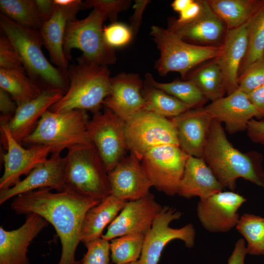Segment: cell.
<instances>
[{
	"mask_svg": "<svg viewBox=\"0 0 264 264\" xmlns=\"http://www.w3.org/2000/svg\"><path fill=\"white\" fill-rule=\"evenodd\" d=\"M42 188L20 194L13 200L11 209L17 214L34 213L51 223L60 238L62 253L58 264H82L75 253L81 242V229L88 210L101 201L68 191L52 193Z\"/></svg>",
	"mask_w": 264,
	"mask_h": 264,
	"instance_id": "cell-1",
	"label": "cell"
},
{
	"mask_svg": "<svg viewBox=\"0 0 264 264\" xmlns=\"http://www.w3.org/2000/svg\"><path fill=\"white\" fill-rule=\"evenodd\" d=\"M203 158L223 187L234 191L239 178L263 187V170L250 154L229 142L222 124L213 120Z\"/></svg>",
	"mask_w": 264,
	"mask_h": 264,
	"instance_id": "cell-2",
	"label": "cell"
},
{
	"mask_svg": "<svg viewBox=\"0 0 264 264\" xmlns=\"http://www.w3.org/2000/svg\"><path fill=\"white\" fill-rule=\"evenodd\" d=\"M69 66V86L62 97L49 110L62 112L74 110L99 111L110 91L111 77L106 66L88 61L82 56Z\"/></svg>",
	"mask_w": 264,
	"mask_h": 264,
	"instance_id": "cell-3",
	"label": "cell"
},
{
	"mask_svg": "<svg viewBox=\"0 0 264 264\" xmlns=\"http://www.w3.org/2000/svg\"><path fill=\"white\" fill-rule=\"evenodd\" d=\"M0 27L16 49L28 77L40 86L43 84L65 94L69 86L67 75L54 66L44 55L39 30L23 26L2 14Z\"/></svg>",
	"mask_w": 264,
	"mask_h": 264,
	"instance_id": "cell-4",
	"label": "cell"
},
{
	"mask_svg": "<svg viewBox=\"0 0 264 264\" xmlns=\"http://www.w3.org/2000/svg\"><path fill=\"white\" fill-rule=\"evenodd\" d=\"M87 111L74 110L62 112L46 110L33 132L21 144L29 147L42 145L51 148L50 154H61L80 146L92 144L88 131Z\"/></svg>",
	"mask_w": 264,
	"mask_h": 264,
	"instance_id": "cell-5",
	"label": "cell"
},
{
	"mask_svg": "<svg viewBox=\"0 0 264 264\" xmlns=\"http://www.w3.org/2000/svg\"><path fill=\"white\" fill-rule=\"evenodd\" d=\"M64 191L101 201L110 195L109 174L93 144L68 150Z\"/></svg>",
	"mask_w": 264,
	"mask_h": 264,
	"instance_id": "cell-6",
	"label": "cell"
},
{
	"mask_svg": "<svg viewBox=\"0 0 264 264\" xmlns=\"http://www.w3.org/2000/svg\"><path fill=\"white\" fill-rule=\"evenodd\" d=\"M160 51L155 68L161 75L175 71L185 79L191 71L205 61L215 59L220 46H207L188 43L169 29L154 25L150 33Z\"/></svg>",
	"mask_w": 264,
	"mask_h": 264,
	"instance_id": "cell-7",
	"label": "cell"
},
{
	"mask_svg": "<svg viewBox=\"0 0 264 264\" xmlns=\"http://www.w3.org/2000/svg\"><path fill=\"white\" fill-rule=\"evenodd\" d=\"M106 19L104 14L93 9L86 18L67 22L63 47L68 61L71 59L72 49L76 48L82 51L81 56L93 63L107 66L116 62L114 49L107 44L104 37L103 23Z\"/></svg>",
	"mask_w": 264,
	"mask_h": 264,
	"instance_id": "cell-8",
	"label": "cell"
},
{
	"mask_svg": "<svg viewBox=\"0 0 264 264\" xmlns=\"http://www.w3.org/2000/svg\"><path fill=\"white\" fill-rule=\"evenodd\" d=\"M189 156L179 146L166 144L147 151L141 163L153 186L173 196L177 194Z\"/></svg>",
	"mask_w": 264,
	"mask_h": 264,
	"instance_id": "cell-9",
	"label": "cell"
},
{
	"mask_svg": "<svg viewBox=\"0 0 264 264\" xmlns=\"http://www.w3.org/2000/svg\"><path fill=\"white\" fill-rule=\"evenodd\" d=\"M125 134L128 151L140 161L143 154L154 147L166 144L179 146L171 120L149 111H141L127 121Z\"/></svg>",
	"mask_w": 264,
	"mask_h": 264,
	"instance_id": "cell-10",
	"label": "cell"
},
{
	"mask_svg": "<svg viewBox=\"0 0 264 264\" xmlns=\"http://www.w3.org/2000/svg\"><path fill=\"white\" fill-rule=\"evenodd\" d=\"M126 122L105 108L94 113L88 125L92 143L97 150L110 173L126 155L128 151L125 134Z\"/></svg>",
	"mask_w": 264,
	"mask_h": 264,
	"instance_id": "cell-11",
	"label": "cell"
},
{
	"mask_svg": "<svg viewBox=\"0 0 264 264\" xmlns=\"http://www.w3.org/2000/svg\"><path fill=\"white\" fill-rule=\"evenodd\" d=\"M180 211L164 206L154 220L150 230L144 236L143 248L138 262L140 264H157L165 246L172 241H182L186 247L195 245L196 230L192 223L179 228L170 227V223L179 220Z\"/></svg>",
	"mask_w": 264,
	"mask_h": 264,
	"instance_id": "cell-12",
	"label": "cell"
},
{
	"mask_svg": "<svg viewBox=\"0 0 264 264\" xmlns=\"http://www.w3.org/2000/svg\"><path fill=\"white\" fill-rule=\"evenodd\" d=\"M9 121L0 117L2 140L7 152L2 154L4 170L0 178V191L14 186L21 180L22 175L27 176L40 163L48 158L51 154L49 147L37 145L25 148L11 135L8 128Z\"/></svg>",
	"mask_w": 264,
	"mask_h": 264,
	"instance_id": "cell-13",
	"label": "cell"
},
{
	"mask_svg": "<svg viewBox=\"0 0 264 264\" xmlns=\"http://www.w3.org/2000/svg\"><path fill=\"white\" fill-rule=\"evenodd\" d=\"M246 198L234 191H221L202 199L197 204V216L202 227L212 233L229 231L236 226L238 211Z\"/></svg>",
	"mask_w": 264,
	"mask_h": 264,
	"instance_id": "cell-14",
	"label": "cell"
},
{
	"mask_svg": "<svg viewBox=\"0 0 264 264\" xmlns=\"http://www.w3.org/2000/svg\"><path fill=\"white\" fill-rule=\"evenodd\" d=\"M54 8L48 20L43 23L39 30L43 45L47 50L51 61L67 74L68 61L64 51V39L67 22L76 19L82 9L81 0H53Z\"/></svg>",
	"mask_w": 264,
	"mask_h": 264,
	"instance_id": "cell-15",
	"label": "cell"
},
{
	"mask_svg": "<svg viewBox=\"0 0 264 264\" xmlns=\"http://www.w3.org/2000/svg\"><path fill=\"white\" fill-rule=\"evenodd\" d=\"M162 207L150 192L141 198L128 201L102 238L109 241L127 235H145Z\"/></svg>",
	"mask_w": 264,
	"mask_h": 264,
	"instance_id": "cell-16",
	"label": "cell"
},
{
	"mask_svg": "<svg viewBox=\"0 0 264 264\" xmlns=\"http://www.w3.org/2000/svg\"><path fill=\"white\" fill-rule=\"evenodd\" d=\"M201 11L196 19L179 24L170 22L168 29L184 41L196 45L220 47L228 30L215 13L207 0H201Z\"/></svg>",
	"mask_w": 264,
	"mask_h": 264,
	"instance_id": "cell-17",
	"label": "cell"
},
{
	"mask_svg": "<svg viewBox=\"0 0 264 264\" xmlns=\"http://www.w3.org/2000/svg\"><path fill=\"white\" fill-rule=\"evenodd\" d=\"M108 174L110 195L119 199L132 201L141 198L153 187L140 160L132 153Z\"/></svg>",
	"mask_w": 264,
	"mask_h": 264,
	"instance_id": "cell-18",
	"label": "cell"
},
{
	"mask_svg": "<svg viewBox=\"0 0 264 264\" xmlns=\"http://www.w3.org/2000/svg\"><path fill=\"white\" fill-rule=\"evenodd\" d=\"M213 120L224 123L230 134L246 131L249 121L260 115L247 95L239 88L203 107Z\"/></svg>",
	"mask_w": 264,
	"mask_h": 264,
	"instance_id": "cell-19",
	"label": "cell"
},
{
	"mask_svg": "<svg viewBox=\"0 0 264 264\" xmlns=\"http://www.w3.org/2000/svg\"><path fill=\"white\" fill-rule=\"evenodd\" d=\"M143 84L136 74L122 73L111 77L110 91L103 106L126 122L144 110Z\"/></svg>",
	"mask_w": 264,
	"mask_h": 264,
	"instance_id": "cell-20",
	"label": "cell"
},
{
	"mask_svg": "<svg viewBox=\"0 0 264 264\" xmlns=\"http://www.w3.org/2000/svg\"><path fill=\"white\" fill-rule=\"evenodd\" d=\"M26 215L18 229L7 231L0 227V264H29L28 247L49 222L34 213Z\"/></svg>",
	"mask_w": 264,
	"mask_h": 264,
	"instance_id": "cell-21",
	"label": "cell"
},
{
	"mask_svg": "<svg viewBox=\"0 0 264 264\" xmlns=\"http://www.w3.org/2000/svg\"><path fill=\"white\" fill-rule=\"evenodd\" d=\"M170 119L180 148L189 155L203 158L213 121L203 107L190 109Z\"/></svg>",
	"mask_w": 264,
	"mask_h": 264,
	"instance_id": "cell-22",
	"label": "cell"
},
{
	"mask_svg": "<svg viewBox=\"0 0 264 264\" xmlns=\"http://www.w3.org/2000/svg\"><path fill=\"white\" fill-rule=\"evenodd\" d=\"M66 157L51 154L49 158L34 168L23 180L6 190L0 191V204L13 197L42 188L64 191Z\"/></svg>",
	"mask_w": 264,
	"mask_h": 264,
	"instance_id": "cell-23",
	"label": "cell"
},
{
	"mask_svg": "<svg viewBox=\"0 0 264 264\" xmlns=\"http://www.w3.org/2000/svg\"><path fill=\"white\" fill-rule=\"evenodd\" d=\"M64 94L58 89L45 88L36 98L18 106L13 116L7 123L14 138L21 144L34 130L44 112Z\"/></svg>",
	"mask_w": 264,
	"mask_h": 264,
	"instance_id": "cell-24",
	"label": "cell"
},
{
	"mask_svg": "<svg viewBox=\"0 0 264 264\" xmlns=\"http://www.w3.org/2000/svg\"><path fill=\"white\" fill-rule=\"evenodd\" d=\"M248 22L239 27L228 30L220 53L215 58L224 75L227 95L239 88V71L248 47Z\"/></svg>",
	"mask_w": 264,
	"mask_h": 264,
	"instance_id": "cell-25",
	"label": "cell"
},
{
	"mask_svg": "<svg viewBox=\"0 0 264 264\" xmlns=\"http://www.w3.org/2000/svg\"><path fill=\"white\" fill-rule=\"evenodd\" d=\"M223 187L202 158L189 155L177 194L187 199L207 198L223 191Z\"/></svg>",
	"mask_w": 264,
	"mask_h": 264,
	"instance_id": "cell-26",
	"label": "cell"
},
{
	"mask_svg": "<svg viewBox=\"0 0 264 264\" xmlns=\"http://www.w3.org/2000/svg\"><path fill=\"white\" fill-rule=\"evenodd\" d=\"M128 201L110 195L86 213L81 229V242L87 247L102 238L103 231L116 217Z\"/></svg>",
	"mask_w": 264,
	"mask_h": 264,
	"instance_id": "cell-27",
	"label": "cell"
},
{
	"mask_svg": "<svg viewBox=\"0 0 264 264\" xmlns=\"http://www.w3.org/2000/svg\"><path fill=\"white\" fill-rule=\"evenodd\" d=\"M228 29L244 24L264 5V0H207Z\"/></svg>",
	"mask_w": 264,
	"mask_h": 264,
	"instance_id": "cell-28",
	"label": "cell"
},
{
	"mask_svg": "<svg viewBox=\"0 0 264 264\" xmlns=\"http://www.w3.org/2000/svg\"><path fill=\"white\" fill-rule=\"evenodd\" d=\"M26 73L24 69L0 68V88L11 96L17 106L36 98L44 89Z\"/></svg>",
	"mask_w": 264,
	"mask_h": 264,
	"instance_id": "cell-29",
	"label": "cell"
},
{
	"mask_svg": "<svg viewBox=\"0 0 264 264\" xmlns=\"http://www.w3.org/2000/svg\"><path fill=\"white\" fill-rule=\"evenodd\" d=\"M188 75L185 79L192 80L211 102L223 97L226 93L224 75L216 59L208 61Z\"/></svg>",
	"mask_w": 264,
	"mask_h": 264,
	"instance_id": "cell-30",
	"label": "cell"
},
{
	"mask_svg": "<svg viewBox=\"0 0 264 264\" xmlns=\"http://www.w3.org/2000/svg\"><path fill=\"white\" fill-rule=\"evenodd\" d=\"M142 94L145 100L144 111L172 118L191 109L176 98L144 82Z\"/></svg>",
	"mask_w": 264,
	"mask_h": 264,
	"instance_id": "cell-31",
	"label": "cell"
},
{
	"mask_svg": "<svg viewBox=\"0 0 264 264\" xmlns=\"http://www.w3.org/2000/svg\"><path fill=\"white\" fill-rule=\"evenodd\" d=\"M145 82L176 97L191 109L203 107L208 100L195 83L190 79L175 80L169 83L156 81L149 73L145 75Z\"/></svg>",
	"mask_w": 264,
	"mask_h": 264,
	"instance_id": "cell-32",
	"label": "cell"
},
{
	"mask_svg": "<svg viewBox=\"0 0 264 264\" xmlns=\"http://www.w3.org/2000/svg\"><path fill=\"white\" fill-rule=\"evenodd\" d=\"M2 14L28 28L39 30L43 22L35 0H0Z\"/></svg>",
	"mask_w": 264,
	"mask_h": 264,
	"instance_id": "cell-33",
	"label": "cell"
},
{
	"mask_svg": "<svg viewBox=\"0 0 264 264\" xmlns=\"http://www.w3.org/2000/svg\"><path fill=\"white\" fill-rule=\"evenodd\" d=\"M236 228L246 242L247 254L264 255V218L244 213L240 217Z\"/></svg>",
	"mask_w": 264,
	"mask_h": 264,
	"instance_id": "cell-34",
	"label": "cell"
},
{
	"mask_svg": "<svg viewBox=\"0 0 264 264\" xmlns=\"http://www.w3.org/2000/svg\"><path fill=\"white\" fill-rule=\"evenodd\" d=\"M264 53V5L248 23V47L241 65L239 76Z\"/></svg>",
	"mask_w": 264,
	"mask_h": 264,
	"instance_id": "cell-35",
	"label": "cell"
},
{
	"mask_svg": "<svg viewBox=\"0 0 264 264\" xmlns=\"http://www.w3.org/2000/svg\"><path fill=\"white\" fill-rule=\"evenodd\" d=\"M144 236L127 235L111 240V258L114 264H127L138 261L143 245Z\"/></svg>",
	"mask_w": 264,
	"mask_h": 264,
	"instance_id": "cell-36",
	"label": "cell"
},
{
	"mask_svg": "<svg viewBox=\"0 0 264 264\" xmlns=\"http://www.w3.org/2000/svg\"><path fill=\"white\" fill-rule=\"evenodd\" d=\"M238 85L247 95L264 85V53L239 76Z\"/></svg>",
	"mask_w": 264,
	"mask_h": 264,
	"instance_id": "cell-37",
	"label": "cell"
},
{
	"mask_svg": "<svg viewBox=\"0 0 264 264\" xmlns=\"http://www.w3.org/2000/svg\"><path fill=\"white\" fill-rule=\"evenodd\" d=\"M131 3L128 0H87L83 2L82 9L98 10L112 23L116 22L119 13L127 10Z\"/></svg>",
	"mask_w": 264,
	"mask_h": 264,
	"instance_id": "cell-38",
	"label": "cell"
},
{
	"mask_svg": "<svg viewBox=\"0 0 264 264\" xmlns=\"http://www.w3.org/2000/svg\"><path fill=\"white\" fill-rule=\"evenodd\" d=\"M105 41L111 47H119L127 44L132 40V32L125 24L114 22L103 27Z\"/></svg>",
	"mask_w": 264,
	"mask_h": 264,
	"instance_id": "cell-39",
	"label": "cell"
},
{
	"mask_svg": "<svg viewBox=\"0 0 264 264\" xmlns=\"http://www.w3.org/2000/svg\"><path fill=\"white\" fill-rule=\"evenodd\" d=\"M1 33L0 37V68L24 69L16 49L8 38Z\"/></svg>",
	"mask_w": 264,
	"mask_h": 264,
	"instance_id": "cell-40",
	"label": "cell"
},
{
	"mask_svg": "<svg viewBox=\"0 0 264 264\" xmlns=\"http://www.w3.org/2000/svg\"><path fill=\"white\" fill-rule=\"evenodd\" d=\"M82 264H110V243L100 238L87 247Z\"/></svg>",
	"mask_w": 264,
	"mask_h": 264,
	"instance_id": "cell-41",
	"label": "cell"
},
{
	"mask_svg": "<svg viewBox=\"0 0 264 264\" xmlns=\"http://www.w3.org/2000/svg\"><path fill=\"white\" fill-rule=\"evenodd\" d=\"M246 131L252 141L264 145V120L251 119L248 123Z\"/></svg>",
	"mask_w": 264,
	"mask_h": 264,
	"instance_id": "cell-42",
	"label": "cell"
},
{
	"mask_svg": "<svg viewBox=\"0 0 264 264\" xmlns=\"http://www.w3.org/2000/svg\"><path fill=\"white\" fill-rule=\"evenodd\" d=\"M17 105L10 95L5 90L0 88V116L8 119L13 116L17 108Z\"/></svg>",
	"mask_w": 264,
	"mask_h": 264,
	"instance_id": "cell-43",
	"label": "cell"
},
{
	"mask_svg": "<svg viewBox=\"0 0 264 264\" xmlns=\"http://www.w3.org/2000/svg\"><path fill=\"white\" fill-rule=\"evenodd\" d=\"M201 0H193L192 3L183 11L179 13L178 19L174 21L179 24H184L196 19L201 11Z\"/></svg>",
	"mask_w": 264,
	"mask_h": 264,
	"instance_id": "cell-44",
	"label": "cell"
},
{
	"mask_svg": "<svg viewBox=\"0 0 264 264\" xmlns=\"http://www.w3.org/2000/svg\"><path fill=\"white\" fill-rule=\"evenodd\" d=\"M150 1L148 0H136L133 5L134 11L131 17V26L130 27L133 35L137 33L140 23L143 12Z\"/></svg>",
	"mask_w": 264,
	"mask_h": 264,
	"instance_id": "cell-45",
	"label": "cell"
},
{
	"mask_svg": "<svg viewBox=\"0 0 264 264\" xmlns=\"http://www.w3.org/2000/svg\"><path fill=\"white\" fill-rule=\"evenodd\" d=\"M247 254L245 240L241 238L235 243L234 249L227 261V264H245Z\"/></svg>",
	"mask_w": 264,
	"mask_h": 264,
	"instance_id": "cell-46",
	"label": "cell"
},
{
	"mask_svg": "<svg viewBox=\"0 0 264 264\" xmlns=\"http://www.w3.org/2000/svg\"><path fill=\"white\" fill-rule=\"evenodd\" d=\"M249 100L264 118V85L247 94Z\"/></svg>",
	"mask_w": 264,
	"mask_h": 264,
	"instance_id": "cell-47",
	"label": "cell"
},
{
	"mask_svg": "<svg viewBox=\"0 0 264 264\" xmlns=\"http://www.w3.org/2000/svg\"><path fill=\"white\" fill-rule=\"evenodd\" d=\"M40 19L43 23L51 17L54 8L53 0H35Z\"/></svg>",
	"mask_w": 264,
	"mask_h": 264,
	"instance_id": "cell-48",
	"label": "cell"
},
{
	"mask_svg": "<svg viewBox=\"0 0 264 264\" xmlns=\"http://www.w3.org/2000/svg\"><path fill=\"white\" fill-rule=\"evenodd\" d=\"M193 0H175L171 4L173 9L179 13L185 9Z\"/></svg>",
	"mask_w": 264,
	"mask_h": 264,
	"instance_id": "cell-49",
	"label": "cell"
},
{
	"mask_svg": "<svg viewBox=\"0 0 264 264\" xmlns=\"http://www.w3.org/2000/svg\"><path fill=\"white\" fill-rule=\"evenodd\" d=\"M262 182L263 184V187H264V170H263L262 175Z\"/></svg>",
	"mask_w": 264,
	"mask_h": 264,
	"instance_id": "cell-50",
	"label": "cell"
},
{
	"mask_svg": "<svg viewBox=\"0 0 264 264\" xmlns=\"http://www.w3.org/2000/svg\"><path fill=\"white\" fill-rule=\"evenodd\" d=\"M127 264H139L138 261H137L132 262V263Z\"/></svg>",
	"mask_w": 264,
	"mask_h": 264,
	"instance_id": "cell-51",
	"label": "cell"
}]
</instances>
